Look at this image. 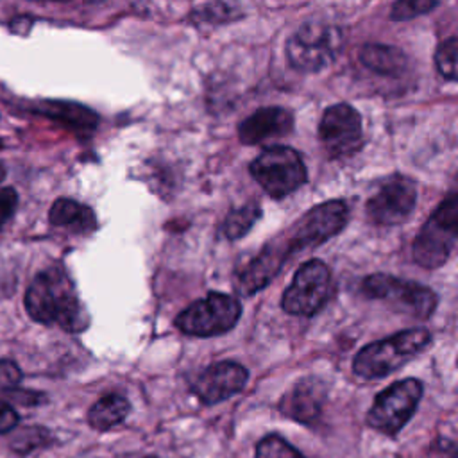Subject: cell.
Returning a JSON list of instances; mask_svg holds the SVG:
<instances>
[{
    "mask_svg": "<svg viewBox=\"0 0 458 458\" xmlns=\"http://www.w3.org/2000/svg\"><path fill=\"white\" fill-rule=\"evenodd\" d=\"M18 206V193L14 188H0V229L4 224L13 216L14 209Z\"/></svg>",
    "mask_w": 458,
    "mask_h": 458,
    "instance_id": "83f0119b",
    "label": "cell"
},
{
    "mask_svg": "<svg viewBox=\"0 0 458 458\" xmlns=\"http://www.w3.org/2000/svg\"><path fill=\"white\" fill-rule=\"evenodd\" d=\"M261 215V208L256 200H250L240 208H234L227 213L224 225H222V233L227 240H238L243 234L249 233V229L256 224V220Z\"/></svg>",
    "mask_w": 458,
    "mask_h": 458,
    "instance_id": "44dd1931",
    "label": "cell"
},
{
    "mask_svg": "<svg viewBox=\"0 0 458 458\" xmlns=\"http://www.w3.org/2000/svg\"><path fill=\"white\" fill-rule=\"evenodd\" d=\"M240 315L242 304L234 297L211 292L182 310L175 318V326L188 336L208 338L233 329L240 320Z\"/></svg>",
    "mask_w": 458,
    "mask_h": 458,
    "instance_id": "52a82bcc",
    "label": "cell"
},
{
    "mask_svg": "<svg viewBox=\"0 0 458 458\" xmlns=\"http://www.w3.org/2000/svg\"><path fill=\"white\" fill-rule=\"evenodd\" d=\"M4 177H5V166L0 163V182H2Z\"/></svg>",
    "mask_w": 458,
    "mask_h": 458,
    "instance_id": "4dcf8cb0",
    "label": "cell"
},
{
    "mask_svg": "<svg viewBox=\"0 0 458 458\" xmlns=\"http://www.w3.org/2000/svg\"><path fill=\"white\" fill-rule=\"evenodd\" d=\"M131 404L120 394H107L100 397L88 411V422L97 431H107L118 426L129 413Z\"/></svg>",
    "mask_w": 458,
    "mask_h": 458,
    "instance_id": "ffe728a7",
    "label": "cell"
},
{
    "mask_svg": "<svg viewBox=\"0 0 458 458\" xmlns=\"http://www.w3.org/2000/svg\"><path fill=\"white\" fill-rule=\"evenodd\" d=\"M428 458H456V445L451 440H438L431 445Z\"/></svg>",
    "mask_w": 458,
    "mask_h": 458,
    "instance_id": "f546056e",
    "label": "cell"
},
{
    "mask_svg": "<svg viewBox=\"0 0 458 458\" xmlns=\"http://www.w3.org/2000/svg\"><path fill=\"white\" fill-rule=\"evenodd\" d=\"M38 111L81 134H89L95 131L98 118L97 114L75 102H63V100H45L38 106Z\"/></svg>",
    "mask_w": 458,
    "mask_h": 458,
    "instance_id": "e0dca14e",
    "label": "cell"
},
{
    "mask_svg": "<svg viewBox=\"0 0 458 458\" xmlns=\"http://www.w3.org/2000/svg\"><path fill=\"white\" fill-rule=\"evenodd\" d=\"M437 5H438V2H433V0H401V2H395V4L392 5L390 18L395 20V21L410 20V18H413V16L429 13V11L435 9Z\"/></svg>",
    "mask_w": 458,
    "mask_h": 458,
    "instance_id": "484cf974",
    "label": "cell"
},
{
    "mask_svg": "<svg viewBox=\"0 0 458 458\" xmlns=\"http://www.w3.org/2000/svg\"><path fill=\"white\" fill-rule=\"evenodd\" d=\"M50 440L52 438H50V433L47 429H43V428H25L11 442V447L20 454H27L34 449L48 445Z\"/></svg>",
    "mask_w": 458,
    "mask_h": 458,
    "instance_id": "d4e9b609",
    "label": "cell"
},
{
    "mask_svg": "<svg viewBox=\"0 0 458 458\" xmlns=\"http://www.w3.org/2000/svg\"><path fill=\"white\" fill-rule=\"evenodd\" d=\"M331 274L327 265L320 259H308L297 268L290 286L284 290L281 306L290 315L311 317L327 302Z\"/></svg>",
    "mask_w": 458,
    "mask_h": 458,
    "instance_id": "30bf717a",
    "label": "cell"
},
{
    "mask_svg": "<svg viewBox=\"0 0 458 458\" xmlns=\"http://www.w3.org/2000/svg\"><path fill=\"white\" fill-rule=\"evenodd\" d=\"M249 379V372L236 361H218L204 369L195 379L191 390L204 404L222 403L242 392Z\"/></svg>",
    "mask_w": 458,
    "mask_h": 458,
    "instance_id": "4fadbf2b",
    "label": "cell"
},
{
    "mask_svg": "<svg viewBox=\"0 0 458 458\" xmlns=\"http://www.w3.org/2000/svg\"><path fill=\"white\" fill-rule=\"evenodd\" d=\"M429 342L431 333L424 327L395 333L361 347L352 360V370L365 379L385 377L422 352Z\"/></svg>",
    "mask_w": 458,
    "mask_h": 458,
    "instance_id": "7a4b0ae2",
    "label": "cell"
},
{
    "mask_svg": "<svg viewBox=\"0 0 458 458\" xmlns=\"http://www.w3.org/2000/svg\"><path fill=\"white\" fill-rule=\"evenodd\" d=\"M288 256L279 242V238L270 240L259 254L249 261L236 276L234 288L242 295H252L258 290L265 288L283 268Z\"/></svg>",
    "mask_w": 458,
    "mask_h": 458,
    "instance_id": "5bb4252c",
    "label": "cell"
},
{
    "mask_svg": "<svg viewBox=\"0 0 458 458\" xmlns=\"http://www.w3.org/2000/svg\"><path fill=\"white\" fill-rule=\"evenodd\" d=\"M318 138L331 159L356 154L363 145L360 113L344 102L329 106L320 118Z\"/></svg>",
    "mask_w": 458,
    "mask_h": 458,
    "instance_id": "8fae6325",
    "label": "cell"
},
{
    "mask_svg": "<svg viewBox=\"0 0 458 458\" xmlns=\"http://www.w3.org/2000/svg\"><path fill=\"white\" fill-rule=\"evenodd\" d=\"M361 293L369 299L385 301L392 310L417 318L431 317L438 302L431 288L390 274L367 276L361 283Z\"/></svg>",
    "mask_w": 458,
    "mask_h": 458,
    "instance_id": "8992f818",
    "label": "cell"
},
{
    "mask_svg": "<svg viewBox=\"0 0 458 458\" xmlns=\"http://www.w3.org/2000/svg\"><path fill=\"white\" fill-rule=\"evenodd\" d=\"M458 238V195L449 193L433 215L426 220L422 229L413 240L411 254L413 261L422 268L442 267L456 243Z\"/></svg>",
    "mask_w": 458,
    "mask_h": 458,
    "instance_id": "3957f363",
    "label": "cell"
},
{
    "mask_svg": "<svg viewBox=\"0 0 458 458\" xmlns=\"http://www.w3.org/2000/svg\"><path fill=\"white\" fill-rule=\"evenodd\" d=\"M422 390V383L415 377L392 383L374 399L367 411V424L388 437L397 435L415 413Z\"/></svg>",
    "mask_w": 458,
    "mask_h": 458,
    "instance_id": "9c48e42d",
    "label": "cell"
},
{
    "mask_svg": "<svg viewBox=\"0 0 458 458\" xmlns=\"http://www.w3.org/2000/svg\"><path fill=\"white\" fill-rule=\"evenodd\" d=\"M48 220L55 227H70L73 233H91L97 229L95 213L72 199H57L50 211Z\"/></svg>",
    "mask_w": 458,
    "mask_h": 458,
    "instance_id": "d6986e66",
    "label": "cell"
},
{
    "mask_svg": "<svg viewBox=\"0 0 458 458\" xmlns=\"http://www.w3.org/2000/svg\"><path fill=\"white\" fill-rule=\"evenodd\" d=\"M16 424H18L16 410L11 404L0 401V435L9 433L11 429L16 428Z\"/></svg>",
    "mask_w": 458,
    "mask_h": 458,
    "instance_id": "f1b7e54d",
    "label": "cell"
},
{
    "mask_svg": "<svg viewBox=\"0 0 458 458\" xmlns=\"http://www.w3.org/2000/svg\"><path fill=\"white\" fill-rule=\"evenodd\" d=\"M326 403V385L318 377L297 381L279 401V410L288 419L301 424L318 420Z\"/></svg>",
    "mask_w": 458,
    "mask_h": 458,
    "instance_id": "9a60e30c",
    "label": "cell"
},
{
    "mask_svg": "<svg viewBox=\"0 0 458 458\" xmlns=\"http://www.w3.org/2000/svg\"><path fill=\"white\" fill-rule=\"evenodd\" d=\"M145 458H157V456H145Z\"/></svg>",
    "mask_w": 458,
    "mask_h": 458,
    "instance_id": "d6a6232c",
    "label": "cell"
},
{
    "mask_svg": "<svg viewBox=\"0 0 458 458\" xmlns=\"http://www.w3.org/2000/svg\"><path fill=\"white\" fill-rule=\"evenodd\" d=\"M77 458H97V456H93V454H81V456H77Z\"/></svg>",
    "mask_w": 458,
    "mask_h": 458,
    "instance_id": "1f68e13d",
    "label": "cell"
},
{
    "mask_svg": "<svg viewBox=\"0 0 458 458\" xmlns=\"http://www.w3.org/2000/svg\"><path fill=\"white\" fill-rule=\"evenodd\" d=\"M349 216V208L342 199L326 200L315 208H311L293 227L292 231L277 236L286 250V256L306 249H313L335 234H338Z\"/></svg>",
    "mask_w": 458,
    "mask_h": 458,
    "instance_id": "ba28073f",
    "label": "cell"
},
{
    "mask_svg": "<svg viewBox=\"0 0 458 458\" xmlns=\"http://www.w3.org/2000/svg\"><path fill=\"white\" fill-rule=\"evenodd\" d=\"M456 48H458V43H456V38L451 36L447 39H444L437 52H435V64H437V70L442 77L449 79V81H454L456 79Z\"/></svg>",
    "mask_w": 458,
    "mask_h": 458,
    "instance_id": "cb8c5ba5",
    "label": "cell"
},
{
    "mask_svg": "<svg viewBox=\"0 0 458 458\" xmlns=\"http://www.w3.org/2000/svg\"><path fill=\"white\" fill-rule=\"evenodd\" d=\"M25 310L32 320L57 324L66 331H82L88 326L75 286L59 267L47 268L34 277L25 293Z\"/></svg>",
    "mask_w": 458,
    "mask_h": 458,
    "instance_id": "6da1fadb",
    "label": "cell"
},
{
    "mask_svg": "<svg viewBox=\"0 0 458 458\" xmlns=\"http://www.w3.org/2000/svg\"><path fill=\"white\" fill-rule=\"evenodd\" d=\"M242 13L229 4L224 2H215V4H202L197 5L191 13L190 18L195 23H209V25H218V23H225V21H233L236 18H240Z\"/></svg>",
    "mask_w": 458,
    "mask_h": 458,
    "instance_id": "7402d4cb",
    "label": "cell"
},
{
    "mask_svg": "<svg viewBox=\"0 0 458 458\" xmlns=\"http://www.w3.org/2000/svg\"><path fill=\"white\" fill-rule=\"evenodd\" d=\"M254 458H304V456L279 435H267L258 442Z\"/></svg>",
    "mask_w": 458,
    "mask_h": 458,
    "instance_id": "603a6c76",
    "label": "cell"
},
{
    "mask_svg": "<svg viewBox=\"0 0 458 458\" xmlns=\"http://www.w3.org/2000/svg\"><path fill=\"white\" fill-rule=\"evenodd\" d=\"M21 381V370L11 360H0V390H13Z\"/></svg>",
    "mask_w": 458,
    "mask_h": 458,
    "instance_id": "4316f807",
    "label": "cell"
},
{
    "mask_svg": "<svg viewBox=\"0 0 458 458\" xmlns=\"http://www.w3.org/2000/svg\"><path fill=\"white\" fill-rule=\"evenodd\" d=\"M342 29L324 21L302 23L286 41V59L297 72H318L342 50Z\"/></svg>",
    "mask_w": 458,
    "mask_h": 458,
    "instance_id": "277c9868",
    "label": "cell"
},
{
    "mask_svg": "<svg viewBox=\"0 0 458 458\" xmlns=\"http://www.w3.org/2000/svg\"><path fill=\"white\" fill-rule=\"evenodd\" d=\"M293 114L279 106L259 107L238 125V138L243 145H258L267 140L281 138L292 132Z\"/></svg>",
    "mask_w": 458,
    "mask_h": 458,
    "instance_id": "2e32d148",
    "label": "cell"
},
{
    "mask_svg": "<svg viewBox=\"0 0 458 458\" xmlns=\"http://www.w3.org/2000/svg\"><path fill=\"white\" fill-rule=\"evenodd\" d=\"M360 61L365 68L377 75L399 77L408 64L404 52L392 45H379V43H367L360 48Z\"/></svg>",
    "mask_w": 458,
    "mask_h": 458,
    "instance_id": "ac0fdd59",
    "label": "cell"
},
{
    "mask_svg": "<svg viewBox=\"0 0 458 458\" xmlns=\"http://www.w3.org/2000/svg\"><path fill=\"white\" fill-rule=\"evenodd\" d=\"M417 204L415 182L401 174L388 177L367 200V216L377 225H397L404 222Z\"/></svg>",
    "mask_w": 458,
    "mask_h": 458,
    "instance_id": "7c38bea8",
    "label": "cell"
},
{
    "mask_svg": "<svg viewBox=\"0 0 458 458\" xmlns=\"http://www.w3.org/2000/svg\"><path fill=\"white\" fill-rule=\"evenodd\" d=\"M249 172L272 199L290 195L308 179L301 154L284 145H274L259 152L249 165Z\"/></svg>",
    "mask_w": 458,
    "mask_h": 458,
    "instance_id": "5b68a950",
    "label": "cell"
}]
</instances>
